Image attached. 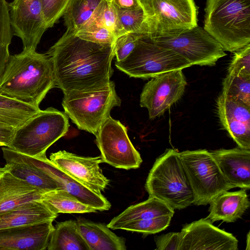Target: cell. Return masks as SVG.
<instances>
[{
	"label": "cell",
	"mask_w": 250,
	"mask_h": 250,
	"mask_svg": "<svg viewBox=\"0 0 250 250\" xmlns=\"http://www.w3.org/2000/svg\"><path fill=\"white\" fill-rule=\"evenodd\" d=\"M46 54L52 63L56 86L64 94L96 91L110 82L114 44L91 42L66 31Z\"/></svg>",
	"instance_id": "cell-1"
},
{
	"label": "cell",
	"mask_w": 250,
	"mask_h": 250,
	"mask_svg": "<svg viewBox=\"0 0 250 250\" xmlns=\"http://www.w3.org/2000/svg\"><path fill=\"white\" fill-rule=\"evenodd\" d=\"M56 87L51 60L46 54L22 50L10 56L0 78V94L39 107Z\"/></svg>",
	"instance_id": "cell-2"
},
{
	"label": "cell",
	"mask_w": 250,
	"mask_h": 250,
	"mask_svg": "<svg viewBox=\"0 0 250 250\" xmlns=\"http://www.w3.org/2000/svg\"><path fill=\"white\" fill-rule=\"evenodd\" d=\"M204 29L225 51L250 43V0H207Z\"/></svg>",
	"instance_id": "cell-3"
},
{
	"label": "cell",
	"mask_w": 250,
	"mask_h": 250,
	"mask_svg": "<svg viewBox=\"0 0 250 250\" xmlns=\"http://www.w3.org/2000/svg\"><path fill=\"white\" fill-rule=\"evenodd\" d=\"M145 188L149 197L156 198L174 209L193 204V192L180 152L167 149L155 161L147 177Z\"/></svg>",
	"instance_id": "cell-4"
},
{
	"label": "cell",
	"mask_w": 250,
	"mask_h": 250,
	"mask_svg": "<svg viewBox=\"0 0 250 250\" xmlns=\"http://www.w3.org/2000/svg\"><path fill=\"white\" fill-rule=\"evenodd\" d=\"M69 127L65 112L53 107L41 110L16 129L8 147L32 157L46 153L47 149L64 136Z\"/></svg>",
	"instance_id": "cell-5"
},
{
	"label": "cell",
	"mask_w": 250,
	"mask_h": 250,
	"mask_svg": "<svg viewBox=\"0 0 250 250\" xmlns=\"http://www.w3.org/2000/svg\"><path fill=\"white\" fill-rule=\"evenodd\" d=\"M121 104L115 83L111 81L96 91L64 94L62 101L64 112L78 128L94 135L110 116L111 109Z\"/></svg>",
	"instance_id": "cell-6"
},
{
	"label": "cell",
	"mask_w": 250,
	"mask_h": 250,
	"mask_svg": "<svg viewBox=\"0 0 250 250\" xmlns=\"http://www.w3.org/2000/svg\"><path fill=\"white\" fill-rule=\"evenodd\" d=\"M115 66L130 77L149 79L192 65L179 54L143 35L131 53L124 60L116 61Z\"/></svg>",
	"instance_id": "cell-7"
},
{
	"label": "cell",
	"mask_w": 250,
	"mask_h": 250,
	"mask_svg": "<svg viewBox=\"0 0 250 250\" xmlns=\"http://www.w3.org/2000/svg\"><path fill=\"white\" fill-rule=\"evenodd\" d=\"M145 14L143 35L159 36L197 26L194 0H140Z\"/></svg>",
	"instance_id": "cell-8"
},
{
	"label": "cell",
	"mask_w": 250,
	"mask_h": 250,
	"mask_svg": "<svg viewBox=\"0 0 250 250\" xmlns=\"http://www.w3.org/2000/svg\"><path fill=\"white\" fill-rule=\"evenodd\" d=\"M180 157L194 194V205H207L221 193L234 187L221 173L207 149L185 150Z\"/></svg>",
	"instance_id": "cell-9"
},
{
	"label": "cell",
	"mask_w": 250,
	"mask_h": 250,
	"mask_svg": "<svg viewBox=\"0 0 250 250\" xmlns=\"http://www.w3.org/2000/svg\"><path fill=\"white\" fill-rule=\"evenodd\" d=\"M147 36L156 44L179 54L192 65L213 66L227 55L221 45L198 25L176 33Z\"/></svg>",
	"instance_id": "cell-10"
},
{
	"label": "cell",
	"mask_w": 250,
	"mask_h": 250,
	"mask_svg": "<svg viewBox=\"0 0 250 250\" xmlns=\"http://www.w3.org/2000/svg\"><path fill=\"white\" fill-rule=\"evenodd\" d=\"M95 136L103 163L125 169L140 167L141 155L130 141L126 127L119 121L110 116Z\"/></svg>",
	"instance_id": "cell-11"
},
{
	"label": "cell",
	"mask_w": 250,
	"mask_h": 250,
	"mask_svg": "<svg viewBox=\"0 0 250 250\" xmlns=\"http://www.w3.org/2000/svg\"><path fill=\"white\" fill-rule=\"evenodd\" d=\"M187 84L182 69L152 78L143 88L140 105L147 109L150 119L159 117L182 98Z\"/></svg>",
	"instance_id": "cell-12"
},
{
	"label": "cell",
	"mask_w": 250,
	"mask_h": 250,
	"mask_svg": "<svg viewBox=\"0 0 250 250\" xmlns=\"http://www.w3.org/2000/svg\"><path fill=\"white\" fill-rule=\"evenodd\" d=\"M8 6L13 35L21 39L23 50L36 51L47 29L41 0H13Z\"/></svg>",
	"instance_id": "cell-13"
},
{
	"label": "cell",
	"mask_w": 250,
	"mask_h": 250,
	"mask_svg": "<svg viewBox=\"0 0 250 250\" xmlns=\"http://www.w3.org/2000/svg\"><path fill=\"white\" fill-rule=\"evenodd\" d=\"M238 243L231 233L202 218L183 227L178 250H237Z\"/></svg>",
	"instance_id": "cell-14"
},
{
	"label": "cell",
	"mask_w": 250,
	"mask_h": 250,
	"mask_svg": "<svg viewBox=\"0 0 250 250\" xmlns=\"http://www.w3.org/2000/svg\"><path fill=\"white\" fill-rule=\"evenodd\" d=\"M50 161L66 173L97 193H101L109 184L99 165L101 156L84 157L60 150L51 153Z\"/></svg>",
	"instance_id": "cell-15"
},
{
	"label": "cell",
	"mask_w": 250,
	"mask_h": 250,
	"mask_svg": "<svg viewBox=\"0 0 250 250\" xmlns=\"http://www.w3.org/2000/svg\"><path fill=\"white\" fill-rule=\"evenodd\" d=\"M22 154L26 160L55 179L62 189L82 203L99 211L110 208L111 204L102 193L96 192L61 170L46 157V153L35 157Z\"/></svg>",
	"instance_id": "cell-16"
},
{
	"label": "cell",
	"mask_w": 250,
	"mask_h": 250,
	"mask_svg": "<svg viewBox=\"0 0 250 250\" xmlns=\"http://www.w3.org/2000/svg\"><path fill=\"white\" fill-rule=\"evenodd\" d=\"M223 127L238 147L250 150V107L240 100L221 93L216 101Z\"/></svg>",
	"instance_id": "cell-17"
},
{
	"label": "cell",
	"mask_w": 250,
	"mask_h": 250,
	"mask_svg": "<svg viewBox=\"0 0 250 250\" xmlns=\"http://www.w3.org/2000/svg\"><path fill=\"white\" fill-rule=\"evenodd\" d=\"M53 221L0 229V250H47Z\"/></svg>",
	"instance_id": "cell-18"
},
{
	"label": "cell",
	"mask_w": 250,
	"mask_h": 250,
	"mask_svg": "<svg viewBox=\"0 0 250 250\" xmlns=\"http://www.w3.org/2000/svg\"><path fill=\"white\" fill-rule=\"evenodd\" d=\"M224 178L234 188H250V150L239 147L210 152Z\"/></svg>",
	"instance_id": "cell-19"
},
{
	"label": "cell",
	"mask_w": 250,
	"mask_h": 250,
	"mask_svg": "<svg viewBox=\"0 0 250 250\" xmlns=\"http://www.w3.org/2000/svg\"><path fill=\"white\" fill-rule=\"evenodd\" d=\"M5 166L14 176L43 192L62 189L59 182L43 170L26 160L21 153L2 146Z\"/></svg>",
	"instance_id": "cell-20"
},
{
	"label": "cell",
	"mask_w": 250,
	"mask_h": 250,
	"mask_svg": "<svg viewBox=\"0 0 250 250\" xmlns=\"http://www.w3.org/2000/svg\"><path fill=\"white\" fill-rule=\"evenodd\" d=\"M58 215L40 199L34 200L0 213V229L54 221Z\"/></svg>",
	"instance_id": "cell-21"
},
{
	"label": "cell",
	"mask_w": 250,
	"mask_h": 250,
	"mask_svg": "<svg viewBox=\"0 0 250 250\" xmlns=\"http://www.w3.org/2000/svg\"><path fill=\"white\" fill-rule=\"evenodd\" d=\"M209 214L207 218L212 223L222 220L232 223L240 218L250 206L246 189L224 191L209 203Z\"/></svg>",
	"instance_id": "cell-22"
},
{
	"label": "cell",
	"mask_w": 250,
	"mask_h": 250,
	"mask_svg": "<svg viewBox=\"0 0 250 250\" xmlns=\"http://www.w3.org/2000/svg\"><path fill=\"white\" fill-rule=\"evenodd\" d=\"M80 232L89 250H125V241L104 224L85 218L77 220Z\"/></svg>",
	"instance_id": "cell-23"
},
{
	"label": "cell",
	"mask_w": 250,
	"mask_h": 250,
	"mask_svg": "<svg viewBox=\"0 0 250 250\" xmlns=\"http://www.w3.org/2000/svg\"><path fill=\"white\" fill-rule=\"evenodd\" d=\"M104 0H70L63 14L67 31H78L95 24Z\"/></svg>",
	"instance_id": "cell-24"
},
{
	"label": "cell",
	"mask_w": 250,
	"mask_h": 250,
	"mask_svg": "<svg viewBox=\"0 0 250 250\" xmlns=\"http://www.w3.org/2000/svg\"><path fill=\"white\" fill-rule=\"evenodd\" d=\"M174 209L161 200L152 197L140 203L128 207L114 217L107 226L118 229L122 225L138 220L153 219L165 216L173 217Z\"/></svg>",
	"instance_id": "cell-25"
},
{
	"label": "cell",
	"mask_w": 250,
	"mask_h": 250,
	"mask_svg": "<svg viewBox=\"0 0 250 250\" xmlns=\"http://www.w3.org/2000/svg\"><path fill=\"white\" fill-rule=\"evenodd\" d=\"M47 250H89L81 235L77 220L58 223L52 232Z\"/></svg>",
	"instance_id": "cell-26"
},
{
	"label": "cell",
	"mask_w": 250,
	"mask_h": 250,
	"mask_svg": "<svg viewBox=\"0 0 250 250\" xmlns=\"http://www.w3.org/2000/svg\"><path fill=\"white\" fill-rule=\"evenodd\" d=\"M40 200L57 214L94 212L97 209L85 204L63 189H55L43 192Z\"/></svg>",
	"instance_id": "cell-27"
},
{
	"label": "cell",
	"mask_w": 250,
	"mask_h": 250,
	"mask_svg": "<svg viewBox=\"0 0 250 250\" xmlns=\"http://www.w3.org/2000/svg\"><path fill=\"white\" fill-rule=\"evenodd\" d=\"M41 110L40 107L0 94V120L16 128Z\"/></svg>",
	"instance_id": "cell-28"
},
{
	"label": "cell",
	"mask_w": 250,
	"mask_h": 250,
	"mask_svg": "<svg viewBox=\"0 0 250 250\" xmlns=\"http://www.w3.org/2000/svg\"><path fill=\"white\" fill-rule=\"evenodd\" d=\"M13 35L8 3L6 0H0V78L9 61V47Z\"/></svg>",
	"instance_id": "cell-29"
},
{
	"label": "cell",
	"mask_w": 250,
	"mask_h": 250,
	"mask_svg": "<svg viewBox=\"0 0 250 250\" xmlns=\"http://www.w3.org/2000/svg\"><path fill=\"white\" fill-rule=\"evenodd\" d=\"M221 93L236 98L250 107V78L228 74L223 82Z\"/></svg>",
	"instance_id": "cell-30"
},
{
	"label": "cell",
	"mask_w": 250,
	"mask_h": 250,
	"mask_svg": "<svg viewBox=\"0 0 250 250\" xmlns=\"http://www.w3.org/2000/svg\"><path fill=\"white\" fill-rule=\"evenodd\" d=\"M172 216H165L153 219L131 221L120 226L118 229L142 232L144 234H154L166 229Z\"/></svg>",
	"instance_id": "cell-31"
},
{
	"label": "cell",
	"mask_w": 250,
	"mask_h": 250,
	"mask_svg": "<svg viewBox=\"0 0 250 250\" xmlns=\"http://www.w3.org/2000/svg\"><path fill=\"white\" fill-rule=\"evenodd\" d=\"M95 24L101 25L106 28L116 39L125 34L119 21L116 10L109 0H104L102 11Z\"/></svg>",
	"instance_id": "cell-32"
},
{
	"label": "cell",
	"mask_w": 250,
	"mask_h": 250,
	"mask_svg": "<svg viewBox=\"0 0 250 250\" xmlns=\"http://www.w3.org/2000/svg\"><path fill=\"white\" fill-rule=\"evenodd\" d=\"M228 74L250 78V43L234 52Z\"/></svg>",
	"instance_id": "cell-33"
},
{
	"label": "cell",
	"mask_w": 250,
	"mask_h": 250,
	"mask_svg": "<svg viewBox=\"0 0 250 250\" xmlns=\"http://www.w3.org/2000/svg\"><path fill=\"white\" fill-rule=\"evenodd\" d=\"M116 12L125 33H139L143 35L145 18L142 7L132 11Z\"/></svg>",
	"instance_id": "cell-34"
},
{
	"label": "cell",
	"mask_w": 250,
	"mask_h": 250,
	"mask_svg": "<svg viewBox=\"0 0 250 250\" xmlns=\"http://www.w3.org/2000/svg\"><path fill=\"white\" fill-rule=\"evenodd\" d=\"M76 35L82 39L103 44L114 45L116 39L108 29L99 24L81 30Z\"/></svg>",
	"instance_id": "cell-35"
},
{
	"label": "cell",
	"mask_w": 250,
	"mask_h": 250,
	"mask_svg": "<svg viewBox=\"0 0 250 250\" xmlns=\"http://www.w3.org/2000/svg\"><path fill=\"white\" fill-rule=\"evenodd\" d=\"M70 0H41L43 17L47 29L63 16Z\"/></svg>",
	"instance_id": "cell-36"
},
{
	"label": "cell",
	"mask_w": 250,
	"mask_h": 250,
	"mask_svg": "<svg viewBox=\"0 0 250 250\" xmlns=\"http://www.w3.org/2000/svg\"><path fill=\"white\" fill-rule=\"evenodd\" d=\"M142 36L141 33L130 32L118 37L114 43L116 61L120 62L125 59L133 51Z\"/></svg>",
	"instance_id": "cell-37"
},
{
	"label": "cell",
	"mask_w": 250,
	"mask_h": 250,
	"mask_svg": "<svg viewBox=\"0 0 250 250\" xmlns=\"http://www.w3.org/2000/svg\"><path fill=\"white\" fill-rule=\"evenodd\" d=\"M158 250H178L180 232H172L154 237Z\"/></svg>",
	"instance_id": "cell-38"
},
{
	"label": "cell",
	"mask_w": 250,
	"mask_h": 250,
	"mask_svg": "<svg viewBox=\"0 0 250 250\" xmlns=\"http://www.w3.org/2000/svg\"><path fill=\"white\" fill-rule=\"evenodd\" d=\"M16 129L0 120V146H9Z\"/></svg>",
	"instance_id": "cell-39"
},
{
	"label": "cell",
	"mask_w": 250,
	"mask_h": 250,
	"mask_svg": "<svg viewBox=\"0 0 250 250\" xmlns=\"http://www.w3.org/2000/svg\"><path fill=\"white\" fill-rule=\"evenodd\" d=\"M116 11H132L142 8L140 0H109Z\"/></svg>",
	"instance_id": "cell-40"
},
{
	"label": "cell",
	"mask_w": 250,
	"mask_h": 250,
	"mask_svg": "<svg viewBox=\"0 0 250 250\" xmlns=\"http://www.w3.org/2000/svg\"><path fill=\"white\" fill-rule=\"evenodd\" d=\"M8 170V169L5 166L3 167H0V177Z\"/></svg>",
	"instance_id": "cell-41"
},
{
	"label": "cell",
	"mask_w": 250,
	"mask_h": 250,
	"mask_svg": "<svg viewBox=\"0 0 250 250\" xmlns=\"http://www.w3.org/2000/svg\"><path fill=\"white\" fill-rule=\"evenodd\" d=\"M247 246L248 248H247L246 250H250V232L248 233L247 235Z\"/></svg>",
	"instance_id": "cell-42"
}]
</instances>
